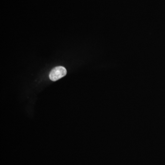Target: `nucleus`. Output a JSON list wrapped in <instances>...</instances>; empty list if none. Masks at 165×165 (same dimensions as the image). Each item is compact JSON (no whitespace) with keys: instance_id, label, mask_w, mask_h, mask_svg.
Listing matches in <instances>:
<instances>
[{"instance_id":"nucleus-1","label":"nucleus","mask_w":165,"mask_h":165,"mask_svg":"<svg viewBox=\"0 0 165 165\" xmlns=\"http://www.w3.org/2000/svg\"><path fill=\"white\" fill-rule=\"evenodd\" d=\"M66 74V70L64 67L58 66L52 69L49 74L50 79L56 81L64 77Z\"/></svg>"}]
</instances>
